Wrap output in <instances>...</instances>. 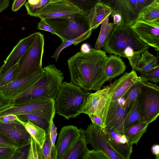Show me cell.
<instances>
[{
  "label": "cell",
  "instance_id": "cell-1",
  "mask_svg": "<svg viewBox=\"0 0 159 159\" xmlns=\"http://www.w3.org/2000/svg\"><path fill=\"white\" fill-rule=\"evenodd\" d=\"M107 57L104 51L93 48L72 56L67 61L70 82L86 91L100 89L107 81L105 70Z\"/></svg>",
  "mask_w": 159,
  "mask_h": 159
},
{
  "label": "cell",
  "instance_id": "cell-2",
  "mask_svg": "<svg viewBox=\"0 0 159 159\" xmlns=\"http://www.w3.org/2000/svg\"><path fill=\"white\" fill-rule=\"evenodd\" d=\"M149 47L139 38L131 26L115 25L102 48L105 52L128 60L139 57Z\"/></svg>",
  "mask_w": 159,
  "mask_h": 159
},
{
  "label": "cell",
  "instance_id": "cell-3",
  "mask_svg": "<svg viewBox=\"0 0 159 159\" xmlns=\"http://www.w3.org/2000/svg\"><path fill=\"white\" fill-rule=\"evenodd\" d=\"M43 69L42 76L35 83L11 99L12 106L42 99H55L64 79L63 74L53 64Z\"/></svg>",
  "mask_w": 159,
  "mask_h": 159
},
{
  "label": "cell",
  "instance_id": "cell-4",
  "mask_svg": "<svg viewBox=\"0 0 159 159\" xmlns=\"http://www.w3.org/2000/svg\"><path fill=\"white\" fill-rule=\"evenodd\" d=\"M70 82L62 83L55 99L56 113L69 120L82 113L87 98L91 93Z\"/></svg>",
  "mask_w": 159,
  "mask_h": 159
},
{
  "label": "cell",
  "instance_id": "cell-5",
  "mask_svg": "<svg viewBox=\"0 0 159 159\" xmlns=\"http://www.w3.org/2000/svg\"><path fill=\"white\" fill-rule=\"evenodd\" d=\"M62 42L76 38L93 30L87 15L81 11L57 18L44 19Z\"/></svg>",
  "mask_w": 159,
  "mask_h": 159
},
{
  "label": "cell",
  "instance_id": "cell-6",
  "mask_svg": "<svg viewBox=\"0 0 159 159\" xmlns=\"http://www.w3.org/2000/svg\"><path fill=\"white\" fill-rule=\"evenodd\" d=\"M44 40L43 35L37 32L33 43L17 63L18 70L14 81L43 70Z\"/></svg>",
  "mask_w": 159,
  "mask_h": 159
},
{
  "label": "cell",
  "instance_id": "cell-7",
  "mask_svg": "<svg viewBox=\"0 0 159 159\" xmlns=\"http://www.w3.org/2000/svg\"><path fill=\"white\" fill-rule=\"evenodd\" d=\"M55 99H42L16 106H11L0 111V117L12 114H32L45 120L50 123L53 120L55 112Z\"/></svg>",
  "mask_w": 159,
  "mask_h": 159
},
{
  "label": "cell",
  "instance_id": "cell-8",
  "mask_svg": "<svg viewBox=\"0 0 159 159\" xmlns=\"http://www.w3.org/2000/svg\"><path fill=\"white\" fill-rule=\"evenodd\" d=\"M142 122L149 124L156 120L159 115V88L148 81L141 86Z\"/></svg>",
  "mask_w": 159,
  "mask_h": 159
},
{
  "label": "cell",
  "instance_id": "cell-9",
  "mask_svg": "<svg viewBox=\"0 0 159 159\" xmlns=\"http://www.w3.org/2000/svg\"><path fill=\"white\" fill-rule=\"evenodd\" d=\"M84 133L87 144L94 149L103 151L109 159H121L108 143L103 128L92 123Z\"/></svg>",
  "mask_w": 159,
  "mask_h": 159
},
{
  "label": "cell",
  "instance_id": "cell-10",
  "mask_svg": "<svg viewBox=\"0 0 159 159\" xmlns=\"http://www.w3.org/2000/svg\"><path fill=\"white\" fill-rule=\"evenodd\" d=\"M140 78V76H138L136 71L133 69L129 72H125L111 84V88L103 108L110 103L117 102L118 99L125 98L128 91Z\"/></svg>",
  "mask_w": 159,
  "mask_h": 159
},
{
  "label": "cell",
  "instance_id": "cell-11",
  "mask_svg": "<svg viewBox=\"0 0 159 159\" xmlns=\"http://www.w3.org/2000/svg\"><path fill=\"white\" fill-rule=\"evenodd\" d=\"M139 38L149 46L159 51V19L138 20L131 26Z\"/></svg>",
  "mask_w": 159,
  "mask_h": 159
},
{
  "label": "cell",
  "instance_id": "cell-12",
  "mask_svg": "<svg viewBox=\"0 0 159 159\" xmlns=\"http://www.w3.org/2000/svg\"><path fill=\"white\" fill-rule=\"evenodd\" d=\"M137 0H101L111 9V12L119 14L122 19L124 26H131L139 19L136 8Z\"/></svg>",
  "mask_w": 159,
  "mask_h": 159
},
{
  "label": "cell",
  "instance_id": "cell-13",
  "mask_svg": "<svg viewBox=\"0 0 159 159\" xmlns=\"http://www.w3.org/2000/svg\"><path fill=\"white\" fill-rule=\"evenodd\" d=\"M80 131L75 126L69 125L61 128L52 150V159H62L79 137Z\"/></svg>",
  "mask_w": 159,
  "mask_h": 159
},
{
  "label": "cell",
  "instance_id": "cell-14",
  "mask_svg": "<svg viewBox=\"0 0 159 159\" xmlns=\"http://www.w3.org/2000/svg\"><path fill=\"white\" fill-rule=\"evenodd\" d=\"M0 133L7 138L16 148L30 143L31 135L17 120L8 123L0 122Z\"/></svg>",
  "mask_w": 159,
  "mask_h": 159
},
{
  "label": "cell",
  "instance_id": "cell-15",
  "mask_svg": "<svg viewBox=\"0 0 159 159\" xmlns=\"http://www.w3.org/2000/svg\"><path fill=\"white\" fill-rule=\"evenodd\" d=\"M43 70L13 81L0 88V92L11 99L22 93L35 83L41 77Z\"/></svg>",
  "mask_w": 159,
  "mask_h": 159
},
{
  "label": "cell",
  "instance_id": "cell-16",
  "mask_svg": "<svg viewBox=\"0 0 159 159\" xmlns=\"http://www.w3.org/2000/svg\"><path fill=\"white\" fill-rule=\"evenodd\" d=\"M81 11L66 0L49 3L35 16L40 19L57 18Z\"/></svg>",
  "mask_w": 159,
  "mask_h": 159
},
{
  "label": "cell",
  "instance_id": "cell-17",
  "mask_svg": "<svg viewBox=\"0 0 159 159\" xmlns=\"http://www.w3.org/2000/svg\"><path fill=\"white\" fill-rule=\"evenodd\" d=\"M108 142L121 159H129L133 152V144L126 136L110 130L103 128Z\"/></svg>",
  "mask_w": 159,
  "mask_h": 159
},
{
  "label": "cell",
  "instance_id": "cell-18",
  "mask_svg": "<svg viewBox=\"0 0 159 159\" xmlns=\"http://www.w3.org/2000/svg\"><path fill=\"white\" fill-rule=\"evenodd\" d=\"M110 88L111 84L94 93H91L87 98L82 113L100 116Z\"/></svg>",
  "mask_w": 159,
  "mask_h": 159
},
{
  "label": "cell",
  "instance_id": "cell-19",
  "mask_svg": "<svg viewBox=\"0 0 159 159\" xmlns=\"http://www.w3.org/2000/svg\"><path fill=\"white\" fill-rule=\"evenodd\" d=\"M37 32L19 40L17 44L0 67V75L16 64L18 61L31 46L36 35Z\"/></svg>",
  "mask_w": 159,
  "mask_h": 159
},
{
  "label": "cell",
  "instance_id": "cell-20",
  "mask_svg": "<svg viewBox=\"0 0 159 159\" xmlns=\"http://www.w3.org/2000/svg\"><path fill=\"white\" fill-rule=\"evenodd\" d=\"M142 96L139 93L126 114L117 133L121 134L126 129L142 121Z\"/></svg>",
  "mask_w": 159,
  "mask_h": 159
},
{
  "label": "cell",
  "instance_id": "cell-21",
  "mask_svg": "<svg viewBox=\"0 0 159 159\" xmlns=\"http://www.w3.org/2000/svg\"><path fill=\"white\" fill-rule=\"evenodd\" d=\"M128 60L133 69L140 74L159 65L158 59L148 51L143 52L137 58Z\"/></svg>",
  "mask_w": 159,
  "mask_h": 159
},
{
  "label": "cell",
  "instance_id": "cell-22",
  "mask_svg": "<svg viewBox=\"0 0 159 159\" xmlns=\"http://www.w3.org/2000/svg\"><path fill=\"white\" fill-rule=\"evenodd\" d=\"M80 134L62 159H84L89 150L87 148L85 130L80 128Z\"/></svg>",
  "mask_w": 159,
  "mask_h": 159
},
{
  "label": "cell",
  "instance_id": "cell-23",
  "mask_svg": "<svg viewBox=\"0 0 159 159\" xmlns=\"http://www.w3.org/2000/svg\"><path fill=\"white\" fill-rule=\"evenodd\" d=\"M111 12V8L107 4L100 2L87 15L91 28L93 30L97 28Z\"/></svg>",
  "mask_w": 159,
  "mask_h": 159
},
{
  "label": "cell",
  "instance_id": "cell-24",
  "mask_svg": "<svg viewBox=\"0 0 159 159\" xmlns=\"http://www.w3.org/2000/svg\"><path fill=\"white\" fill-rule=\"evenodd\" d=\"M126 68V66L120 57L114 54L107 56L105 68L107 81L122 74Z\"/></svg>",
  "mask_w": 159,
  "mask_h": 159
},
{
  "label": "cell",
  "instance_id": "cell-25",
  "mask_svg": "<svg viewBox=\"0 0 159 159\" xmlns=\"http://www.w3.org/2000/svg\"><path fill=\"white\" fill-rule=\"evenodd\" d=\"M17 120L24 126L27 132L42 148L46 139V130L28 120H25L17 116Z\"/></svg>",
  "mask_w": 159,
  "mask_h": 159
},
{
  "label": "cell",
  "instance_id": "cell-26",
  "mask_svg": "<svg viewBox=\"0 0 159 159\" xmlns=\"http://www.w3.org/2000/svg\"><path fill=\"white\" fill-rule=\"evenodd\" d=\"M149 124L141 122L125 130L121 134H124L133 145H137L143 135L146 132Z\"/></svg>",
  "mask_w": 159,
  "mask_h": 159
},
{
  "label": "cell",
  "instance_id": "cell-27",
  "mask_svg": "<svg viewBox=\"0 0 159 159\" xmlns=\"http://www.w3.org/2000/svg\"><path fill=\"white\" fill-rule=\"evenodd\" d=\"M110 16L106 17L101 23L99 34L94 45L95 49L100 50L102 48L113 30L114 25L113 23H109Z\"/></svg>",
  "mask_w": 159,
  "mask_h": 159
},
{
  "label": "cell",
  "instance_id": "cell-28",
  "mask_svg": "<svg viewBox=\"0 0 159 159\" xmlns=\"http://www.w3.org/2000/svg\"><path fill=\"white\" fill-rule=\"evenodd\" d=\"M157 19H159V0H155L143 10L138 20L152 21Z\"/></svg>",
  "mask_w": 159,
  "mask_h": 159
},
{
  "label": "cell",
  "instance_id": "cell-29",
  "mask_svg": "<svg viewBox=\"0 0 159 159\" xmlns=\"http://www.w3.org/2000/svg\"><path fill=\"white\" fill-rule=\"evenodd\" d=\"M92 31L93 30L90 31L76 38L62 42L57 48L52 57L54 58L56 61H57L58 59L60 53L63 50L71 45H76L79 43L89 39L91 35Z\"/></svg>",
  "mask_w": 159,
  "mask_h": 159
},
{
  "label": "cell",
  "instance_id": "cell-30",
  "mask_svg": "<svg viewBox=\"0 0 159 159\" xmlns=\"http://www.w3.org/2000/svg\"><path fill=\"white\" fill-rule=\"evenodd\" d=\"M140 76L139 80L130 89L125 97L126 107L128 109L137 97L141 86L144 82L148 81L143 76L141 75Z\"/></svg>",
  "mask_w": 159,
  "mask_h": 159
},
{
  "label": "cell",
  "instance_id": "cell-31",
  "mask_svg": "<svg viewBox=\"0 0 159 159\" xmlns=\"http://www.w3.org/2000/svg\"><path fill=\"white\" fill-rule=\"evenodd\" d=\"M88 15L101 0H66Z\"/></svg>",
  "mask_w": 159,
  "mask_h": 159
},
{
  "label": "cell",
  "instance_id": "cell-32",
  "mask_svg": "<svg viewBox=\"0 0 159 159\" xmlns=\"http://www.w3.org/2000/svg\"><path fill=\"white\" fill-rule=\"evenodd\" d=\"M16 116L21 119L30 121L46 131L48 128L51 124L45 120L34 114H27Z\"/></svg>",
  "mask_w": 159,
  "mask_h": 159
},
{
  "label": "cell",
  "instance_id": "cell-33",
  "mask_svg": "<svg viewBox=\"0 0 159 159\" xmlns=\"http://www.w3.org/2000/svg\"><path fill=\"white\" fill-rule=\"evenodd\" d=\"M18 70L17 63L0 75V88L14 81Z\"/></svg>",
  "mask_w": 159,
  "mask_h": 159
},
{
  "label": "cell",
  "instance_id": "cell-34",
  "mask_svg": "<svg viewBox=\"0 0 159 159\" xmlns=\"http://www.w3.org/2000/svg\"><path fill=\"white\" fill-rule=\"evenodd\" d=\"M51 0H39L38 3L35 4H31L27 2L24 4L27 12V14L31 16H35Z\"/></svg>",
  "mask_w": 159,
  "mask_h": 159
},
{
  "label": "cell",
  "instance_id": "cell-35",
  "mask_svg": "<svg viewBox=\"0 0 159 159\" xmlns=\"http://www.w3.org/2000/svg\"><path fill=\"white\" fill-rule=\"evenodd\" d=\"M27 159H43L41 148L31 136Z\"/></svg>",
  "mask_w": 159,
  "mask_h": 159
},
{
  "label": "cell",
  "instance_id": "cell-36",
  "mask_svg": "<svg viewBox=\"0 0 159 159\" xmlns=\"http://www.w3.org/2000/svg\"><path fill=\"white\" fill-rule=\"evenodd\" d=\"M49 127L50 126L48 129L46 131V139L41 148L43 159H52L53 148L49 137Z\"/></svg>",
  "mask_w": 159,
  "mask_h": 159
},
{
  "label": "cell",
  "instance_id": "cell-37",
  "mask_svg": "<svg viewBox=\"0 0 159 159\" xmlns=\"http://www.w3.org/2000/svg\"><path fill=\"white\" fill-rule=\"evenodd\" d=\"M141 75L143 76L148 81L157 83L159 82V65L141 74Z\"/></svg>",
  "mask_w": 159,
  "mask_h": 159
},
{
  "label": "cell",
  "instance_id": "cell-38",
  "mask_svg": "<svg viewBox=\"0 0 159 159\" xmlns=\"http://www.w3.org/2000/svg\"><path fill=\"white\" fill-rule=\"evenodd\" d=\"M30 144L16 148L11 159H27Z\"/></svg>",
  "mask_w": 159,
  "mask_h": 159
},
{
  "label": "cell",
  "instance_id": "cell-39",
  "mask_svg": "<svg viewBox=\"0 0 159 159\" xmlns=\"http://www.w3.org/2000/svg\"><path fill=\"white\" fill-rule=\"evenodd\" d=\"M84 159H109L103 151L94 149L88 151Z\"/></svg>",
  "mask_w": 159,
  "mask_h": 159
},
{
  "label": "cell",
  "instance_id": "cell-40",
  "mask_svg": "<svg viewBox=\"0 0 159 159\" xmlns=\"http://www.w3.org/2000/svg\"><path fill=\"white\" fill-rule=\"evenodd\" d=\"M16 148L0 147V159H11Z\"/></svg>",
  "mask_w": 159,
  "mask_h": 159
},
{
  "label": "cell",
  "instance_id": "cell-41",
  "mask_svg": "<svg viewBox=\"0 0 159 159\" xmlns=\"http://www.w3.org/2000/svg\"><path fill=\"white\" fill-rule=\"evenodd\" d=\"M57 134V128L55 125L53 121L52 120L50 125L49 135L50 139L53 146V150L55 146V143Z\"/></svg>",
  "mask_w": 159,
  "mask_h": 159
},
{
  "label": "cell",
  "instance_id": "cell-42",
  "mask_svg": "<svg viewBox=\"0 0 159 159\" xmlns=\"http://www.w3.org/2000/svg\"><path fill=\"white\" fill-rule=\"evenodd\" d=\"M37 28L39 30L47 31L57 35L56 33L44 19H40V21L38 23Z\"/></svg>",
  "mask_w": 159,
  "mask_h": 159
},
{
  "label": "cell",
  "instance_id": "cell-43",
  "mask_svg": "<svg viewBox=\"0 0 159 159\" xmlns=\"http://www.w3.org/2000/svg\"><path fill=\"white\" fill-rule=\"evenodd\" d=\"M11 106V99L6 97L0 92V111Z\"/></svg>",
  "mask_w": 159,
  "mask_h": 159
},
{
  "label": "cell",
  "instance_id": "cell-44",
  "mask_svg": "<svg viewBox=\"0 0 159 159\" xmlns=\"http://www.w3.org/2000/svg\"><path fill=\"white\" fill-rule=\"evenodd\" d=\"M155 0H137L136 4V8L139 16L143 10L150 4Z\"/></svg>",
  "mask_w": 159,
  "mask_h": 159
},
{
  "label": "cell",
  "instance_id": "cell-45",
  "mask_svg": "<svg viewBox=\"0 0 159 159\" xmlns=\"http://www.w3.org/2000/svg\"><path fill=\"white\" fill-rule=\"evenodd\" d=\"M113 19V23L114 25L118 26H124V23L120 15L116 12H111L110 14Z\"/></svg>",
  "mask_w": 159,
  "mask_h": 159
},
{
  "label": "cell",
  "instance_id": "cell-46",
  "mask_svg": "<svg viewBox=\"0 0 159 159\" xmlns=\"http://www.w3.org/2000/svg\"><path fill=\"white\" fill-rule=\"evenodd\" d=\"M17 116L10 114L0 117V122L4 123H8L17 120Z\"/></svg>",
  "mask_w": 159,
  "mask_h": 159
},
{
  "label": "cell",
  "instance_id": "cell-47",
  "mask_svg": "<svg viewBox=\"0 0 159 159\" xmlns=\"http://www.w3.org/2000/svg\"><path fill=\"white\" fill-rule=\"evenodd\" d=\"M11 147L15 146L7 138L0 133V147Z\"/></svg>",
  "mask_w": 159,
  "mask_h": 159
},
{
  "label": "cell",
  "instance_id": "cell-48",
  "mask_svg": "<svg viewBox=\"0 0 159 159\" xmlns=\"http://www.w3.org/2000/svg\"><path fill=\"white\" fill-rule=\"evenodd\" d=\"M26 0H14L11 7L12 11L16 12L18 11L25 4Z\"/></svg>",
  "mask_w": 159,
  "mask_h": 159
},
{
  "label": "cell",
  "instance_id": "cell-49",
  "mask_svg": "<svg viewBox=\"0 0 159 159\" xmlns=\"http://www.w3.org/2000/svg\"><path fill=\"white\" fill-rule=\"evenodd\" d=\"M92 123L95 124L102 128V125L100 116L93 114H89L88 115Z\"/></svg>",
  "mask_w": 159,
  "mask_h": 159
},
{
  "label": "cell",
  "instance_id": "cell-50",
  "mask_svg": "<svg viewBox=\"0 0 159 159\" xmlns=\"http://www.w3.org/2000/svg\"><path fill=\"white\" fill-rule=\"evenodd\" d=\"M151 152L156 157V159H159V145L158 144H153L151 148Z\"/></svg>",
  "mask_w": 159,
  "mask_h": 159
},
{
  "label": "cell",
  "instance_id": "cell-51",
  "mask_svg": "<svg viewBox=\"0 0 159 159\" xmlns=\"http://www.w3.org/2000/svg\"><path fill=\"white\" fill-rule=\"evenodd\" d=\"M9 2V0H0V13L8 7Z\"/></svg>",
  "mask_w": 159,
  "mask_h": 159
},
{
  "label": "cell",
  "instance_id": "cell-52",
  "mask_svg": "<svg viewBox=\"0 0 159 159\" xmlns=\"http://www.w3.org/2000/svg\"><path fill=\"white\" fill-rule=\"evenodd\" d=\"M90 48L89 45L86 43L83 44L80 48V52H87L89 51Z\"/></svg>",
  "mask_w": 159,
  "mask_h": 159
},
{
  "label": "cell",
  "instance_id": "cell-53",
  "mask_svg": "<svg viewBox=\"0 0 159 159\" xmlns=\"http://www.w3.org/2000/svg\"><path fill=\"white\" fill-rule=\"evenodd\" d=\"M39 0H28L27 2L31 4H37Z\"/></svg>",
  "mask_w": 159,
  "mask_h": 159
},
{
  "label": "cell",
  "instance_id": "cell-54",
  "mask_svg": "<svg viewBox=\"0 0 159 159\" xmlns=\"http://www.w3.org/2000/svg\"><path fill=\"white\" fill-rule=\"evenodd\" d=\"M60 0H51V1L50 2V3H52V2H56Z\"/></svg>",
  "mask_w": 159,
  "mask_h": 159
}]
</instances>
